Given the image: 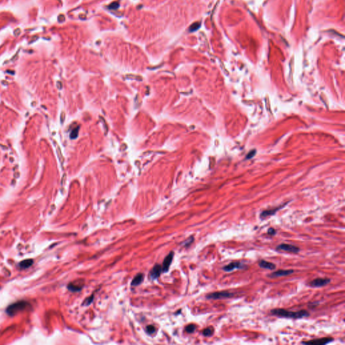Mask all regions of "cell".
Masks as SVG:
<instances>
[{
    "label": "cell",
    "mask_w": 345,
    "mask_h": 345,
    "mask_svg": "<svg viewBox=\"0 0 345 345\" xmlns=\"http://www.w3.org/2000/svg\"><path fill=\"white\" fill-rule=\"evenodd\" d=\"M27 305H28V303H26L25 301L17 302L16 303H14V304H12V305L9 306L8 308L7 309L6 312L10 316H14L15 315L16 313H18L20 311H22L23 309H25L26 308Z\"/></svg>",
    "instance_id": "2"
},
{
    "label": "cell",
    "mask_w": 345,
    "mask_h": 345,
    "mask_svg": "<svg viewBox=\"0 0 345 345\" xmlns=\"http://www.w3.org/2000/svg\"><path fill=\"white\" fill-rule=\"evenodd\" d=\"M196 330V326L194 324H189L185 328V330L188 333H193Z\"/></svg>",
    "instance_id": "17"
},
{
    "label": "cell",
    "mask_w": 345,
    "mask_h": 345,
    "mask_svg": "<svg viewBox=\"0 0 345 345\" xmlns=\"http://www.w3.org/2000/svg\"><path fill=\"white\" fill-rule=\"evenodd\" d=\"M193 241H194V237H190L186 241H185L184 243H183V245H184V246L185 247H188L189 246H190V245L192 243Z\"/></svg>",
    "instance_id": "19"
},
{
    "label": "cell",
    "mask_w": 345,
    "mask_h": 345,
    "mask_svg": "<svg viewBox=\"0 0 345 345\" xmlns=\"http://www.w3.org/2000/svg\"><path fill=\"white\" fill-rule=\"evenodd\" d=\"M82 287H83V286L82 285H80L78 284H76V283H70L68 285V289L70 290V291H72V292H78V291H80L82 290Z\"/></svg>",
    "instance_id": "14"
},
{
    "label": "cell",
    "mask_w": 345,
    "mask_h": 345,
    "mask_svg": "<svg viewBox=\"0 0 345 345\" xmlns=\"http://www.w3.org/2000/svg\"><path fill=\"white\" fill-rule=\"evenodd\" d=\"M173 256H174L173 252H171V253H169V254L166 258H165V260L163 261V266H162L163 272H167L169 270V267H170V265H171V262L172 261Z\"/></svg>",
    "instance_id": "9"
},
{
    "label": "cell",
    "mask_w": 345,
    "mask_h": 345,
    "mask_svg": "<svg viewBox=\"0 0 345 345\" xmlns=\"http://www.w3.org/2000/svg\"><path fill=\"white\" fill-rule=\"evenodd\" d=\"M33 260H30V259H29V260H25L20 262L19 264V266L22 269L28 268L33 264Z\"/></svg>",
    "instance_id": "15"
},
{
    "label": "cell",
    "mask_w": 345,
    "mask_h": 345,
    "mask_svg": "<svg viewBox=\"0 0 345 345\" xmlns=\"http://www.w3.org/2000/svg\"><path fill=\"white\" fill-rule=\"evenodd\" d=\"M259 266L262 268L268 269V270H274L276 268V265L274 264L264 260H262L259 262Z\"/></svg>",
    "instance_id": "12"
},
{
    "label": "cell",
    "mask_w": 345,
    "mask_h": 345,
    "mask_svg": "<svg viewBox=\"0 0 345 345\" xmlns=\"http://www.w3.org/2000/svg\"><path fill=\"white\" fill-rule=\"evenodd\" d=\"M235 295L234 293H230L229 291H221V292H215L209 293L206 295V298L208 299H223L231 298Z\"/></svg>",
    "instance_id": "3"
},
{
    "label": "cell",
    "mask_w": 345,
    "mask_h": 345,
    "mask_svg": "<svg viewBox=\"0 0 345 345\" xmlns=\"http://www.w3.org/2000/svg\"><path fill=\"white\" fill-rule=\"evenodd\" d=\"M146 332H147L148 334H153V333H154V331H155V328H154V327L153 326L150 325V326H147V327H146Z\"/></svg>",
    "instance_id": "20"
},
{
    "label": "cell",
    "mask_w": 345,
    "mask_h": 345,
    "mask_svg": "<svg viewBox=\"0 0 345 345\" xmlns=\"http://www.w3.org/2000/svg\"><path fill=\"white\" fill-rule=\"evenodd\" d=\"M293 273H294V270H280L272 272V274H269L268 277L270 278H277L281 277H286V276H289Z\"/></svg>",
    "instance_id": "8"
},
{
    "label": "cell",
    "mask_w": 345,
    "mask_h": 345,
    "mask_svg": "<svg viewBox=\"0 0 345 345\" xmlns=\"http://www.w3.org/2000/svg\"><path fill=\"white\" fill-rule=\"evenodd\" d=\"M333 340L334 339L332 338H322V339H319L311 340L309 341H305V342H302V344H312V345H324L332 342Z\"/></svg>",
    "instance_id": "6"
},
{
    "label": "cell",
    "mask_w": 345,
    "mask_h": 345,
    "mask_svg": "<svg viewBox=\"0 0 345 345\" xmlns=\"http://www.w3.org/2000/svg\"><path fill=\"white\" fill-rule=\"evenodd\" d=\"M143 279H144V274H137L133 279L132 284L131 285H132V286H134V287H136V286H138L142 283L143 281Z\"/></svg>",
    "instance_id": "13"
},
{
    "label": "cell",
    "mask_w": 345,
    "mask_h": 345,
    "mask_svg": "<svg viewBox=\"0 0 345 345\" xmlns=\"http://www.w3.org/2000/svg\"><path fill=\"white\" fill-rule=\"evenodd\" d=\"M244 268H246V266H245V265L241 263V262H231V263L225 266H224L223 268V270L225 272H231L236 268L243 269Z\"/></svg>",
    "instance_id": "7"
},
{
    "label": "cell",
    "mask_w": 345,
    "mask_h": 345,
    "mask_svg": "<svg viewBox=\"0 0 345 345\" xmlns=\"http://www.w3.org/2000/svg\"><path fill=\"white\" fill-rule=\"evenodd\" d=\"M277 250L285 251H287V252L293 253V254H297L300 251V249L298 247L287 243H282L278 245V246L277 247Z\"/></svg>",
    "instance_id": "4"
},
{
    "label": "cell",
    "mask_w": 345,
    "mask_h": 345,
    "mask_svg": "<svg viewBox=\"0 0 345 345\" xmlns=\"http://www.w3.org/2000/svg\"><path fill=\"white\" fill-rule=\"evenodd\" d=\"M268 233L271 236H273L276 234V230L274 228H270L268 230Z\"/></svg>",
    "instance_id": "21"
},
{
    "label": "cell",
    "mask_w": 345,
    "mask_h": 345,
    "mask_svg": "<svg viewBox=\"0 0 345 345\" xmlns=\"http://www.w3.org/2000/svg\"><path fill=\"white\" fill-rule=\"evenodd\" d=\"M162 272H163V269H162L161 266L158 264L155 265L150 272V278L152 280L157 279V278L159 277V276Z\"/></svg>",
    "instance_id": "11"
},
{
    "label": "cell",
    "mask_w": 345,
    "mask_h": 345,
    "mask_svg": "<svg viewBox=\"0 0 345 345\" xmlns=\"http://www.w3.org/2000/svg\"><path fill=\"white\" fill-rule=\"evenodd\" d=\"M286 204H284L283 206H278V207H277V208H274V209L264 210V211H263V212H262L260 214V218H261L262 219H264L266 218V217L270 216H272V215H274L275 214H276V212H278V210H280V209H281L282 208H283V207H284Z\"/></svg>",
    "instance_id": "10"
},
{
    "label": "cell",
    "mask_w": 345,
    "mask_h": 345,
    "mask_svg": "<svg viewBox=\"0 0 345 345\" xmlns=\"http://www.w3.org/2000/svg\"><path fill=\"white\" fill-rule=\"evenodd\" d=\"M93 299H94V296H93V295H92L91 297H89L86 298L85 299V301L83 303V305L84 306H88L89 305L91 304V303L92 302Z\"/></svg>",
    "instance_id": "18"
},
{
    "label": "cell",
    "mask_w": 345,
    "mask_h": 345,
    "mask_svg": "<svg viewBox=\"0 0 345 345\" xmlns=\"http://www.w3.org/2000/svg\"><path fill=\"white\" fill-rule=\"evenodd\" d=\"M330 282V279L326 278H317L309 282L310 287H324Z\"/></svg>",
    "instance_id": "5"
},
{
    "label": "cell",
    "mask_w": 345,
    "mask_h": 345,
    "mask_svg": "<svg viewBox=\"0 0 345 345\" xmlns=\"http://www.w3.org/2000/svg\"><path fill=\"white\" fill-rule=\"evenodd\" d=\"M271 314L281 317H288L293 319H301L309 316V312L305 309L298 312H291L284 309H274L271 311Z\"/></svg>",
    "instance_id": "1"
},
{
    "label": "cell",
    "mask_w": 345,
    "mask_h": 345,
    "mask_svg": "<svg viewBox=\"0 0 345 345\" xmlns=\"http://www.w3.org/2000/svg\"><path fill=\"white\" fill-rule=\"evenodd\" d=\"M214 332H215V330H214L213 327H208V328H206V329L203 330L202 334L204 336L209 337L212 335Z\"/></svg>",
    "instance_id": "16"
}]
</instances>
